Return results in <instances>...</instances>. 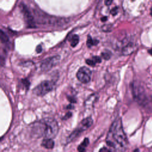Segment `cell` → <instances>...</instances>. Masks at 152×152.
<instances>
[{"mask_svg":"<svg viewBox=\"0 0 152 152\" xmlns=\"http://www.w3.org/2000/svg\"><path fill=\"white\" fill-rule=\"evenodd\" d=\"M106 142L110 151L126 150L128 140L123 129L121 118H116L112 124L106 136Z\"/></svg>","mask_w":152,"mask_h":152,"instance_id":"6da1fadb","label":"cell"},{"mask_svg":"<svg viewBox=\"0 0 152 152\" xmlns=\"http://www.w3.org/2000/svg\"><path fill=\"white\" fill-rule=\"evenodd\" d=\"M57 122L52 118H44L34 122L31 126V132L33 135L44 138H53L58 132Z\"/></svg>","mask_w":152,"mask_h":152,"instance_id":"7a4b0ae2","label":"cell"},{"mask_svg":"<svg viewBox=\"0 0 152 152\" xmlns=\"http://www.w3.org/2000/svg\"><path fill=\"white\" fill-rule=\"evenodd\" d=\"M132 96L135 100L144 107L152 108V97L145 91L144 87L137 82L131 84Z\"/></svg>","mask_w":152,"mask_h":152,"instance_id":"3957f363","label":"cell"},{"mask_svg":"<svg viewBox=\"0 0 152 152\" xmlns=\"http://www.w3.org/2000/svg\"><path fill=\"white\" fill-rule=\"evenodd\" d=\"M54 87L55 83L53 81L45 80L33 89V93L38 96H43L51 91Z\"/></svg>","mask_w":152,"mask_h":152,"instance_id":"277c9868","label":"cell"},{"mask_svg":"<svg viewBox=\"0 0 152 152\" xmlns=\"http://www.w3.org/2000/svg\"><path fill=\"white\" fill-rule=\"evenodd\" d=\"M60 60L58 55L49 57L44 59L40 64V69L42 71H48L56 65Z\"/></svg>","mask_w":152,"mask_h":152,"instance_id":"5b68a950","label":"cell"},{"mask_svg":"<svg viewBox=\"0 0 152 152\" xmlns=\"http://www.w3.org/2000/svg\"><path fill=\"white\" fill-rule=\"evenodd\" d=\"M91 72L89 68L82 66L77 71V78L80 82L84 84L88 83L91 80Z\"/></svg>","mask_w":152,"mask_h":152,"instance_id":"8992f818","label":"cell"},{"mask_svg":"<svg viewBox=\"0 0 152 152\" xmlns=\"http://www.w3.org/2000/svg\"><path fill=\"white\" fill-rule=\"evenodd\" d=\"M20 8H21V12L23 14L24 18H25L27 24L28 25V26L29 27H34V18H33V17L32 16L31 12L28 10L27 7L24 4H21Z\"/></svg>","mask_w":152,"mask_h":152,"instance_id":"52a82bcc","label":"cell"},{"mask_svg":"<svg viewBox=\"0 0 152 152\" xmlns=\"http://www.w3.org/2000/svg\"><path fill=\"white\" fill-rule=\"evenodd\" d=\"M137 48V46L135 43L129 42L126 43L122 49V53L124 55H129L132 53Z\"/></svg>","mask_w":152,"mask_h":152,"instance_id":"ba28073f","label":"cell"},{"mask_svg":"<svg viewBox=\"0 0 152 152\" xmlns=\"http://www.w3.org/2000/svg\"><path fill=\"white\" fill-rule=\"evenodd\" d=\"M84 130L80 126H78V128H77V129H75L67 138L66 140V142L67 143H69L70 142H71L72 141H73L75 138H76Z\"/></svg>","mask_w":152,"mask_h":152,"instance_id":"9c48e42d","label":"cell"},{"mask_svg":"<svg viewBox=\"0 0 152 152\" xmlns=\"http://www.w3.org/2000/svg\"><path fill=\"white\" fill-rule=\"evenodd\" d=\"M93 124V119L91 117L86 118L84 119H83L80 124V126L84 131L90 127Z\"/></svg>","mask_w":152,"mask_h":152,"instance_id":"30bf717a","label":"cell"},{"mask_svg":"<svg viewBox=\"0 0 152 152\" xmlns=\"http://www.w3.org/2000/svg\"><path fill=\"white\" fill-rule=\"evenodd\" d=\"M54 144H55L54 141L52 140V138H44L41 144L42 146L48 149L53 148L54 147Z\"/></svg>","mask_w":152,"mask_h":152,"instance_id":"8fae6325","label":"cell"},{"mask_svg":"<svg viewBox=\"0 0 152 152\" xmlns=\"http://www.w3.org/2000/svg\"><path fill=\"white\" fill-rule=\"evenodd\" d=\"M69 41H70V44H71V46L72 47V48H74L75 46H76L78 42H79V37L78 35L77 34H74L72 35L70 39H69Z\"/></svg>","mask_w":152,"mask_h":152,"instance_id":"7c38bea8","label":"cell"},{"mask_svg":"<svg viewBox=\"0 0 152 152\" xmlns=\"http://www.w3.org/2000/svg\"><path fill=\"white\" fill-rule=\"evenodd\" d=\"M88 144H89V140L87 138H84V140L81 142V144L78 147V150L81 152L85 151L86 148L88 145Z\"/></svg>","mask_w":152,"mask_h":152,"instance_id":"4fadbf2b","label":"cell"},{"mask_svg":"<svg viewBox=\"0 0 152 152\" xmlns=\"http://www.w3.org/2000/svg\"><path fill=\"white\" fill-rule=\"evenodd\" d=\"M96 99H97V95L95 94H91V96H89V97L85 102V105L86 106H87L90 104H92L95 102V100Z\"/></svg>","mask_w":152,"mask_h":152,"instance_id":"5bb4252c","label":"cell"},{"mask_svg":"<svg viewBox=\"0 0 152 152\" xmlns=\"http://www.w3.org/2000/svg\"><path fill=\"white\" fill-rule=\"evenodd\" d=\"M99 43V41L96 39L93 40L91 36H88L87 40V46L88 48H91V46L97 45Z\"/></svg>","mask_w":152,"mask_h":152,"instance_id":"9a60e30c","label":"cell"},{"mask_svg":"<svg viewBox=\"0 0 152 152\" xmlns=\"http://www.w3.org/2000/svg\"><path fill=\"white\" fill-rule=\"evenodd\" d=\"M1 40L2 43H7L9 41L8 37H7L6 34L2 30L1 31Z\"/></svg>","mask_w":152,"mask_h":152,"instance_id":"2e32d148","label":"cell"},{"mask_svg":"<svg viewBox=\"0 0 152 152\" xmlns=\"http://www.w3.org/2000/svg\"><path fill=\"white\" fill-rule=\"evenodd\" d=\"M102 56H103V58L106 59V60H107L109 59L110 56H111V53L110 51H108V50H105L104 52H103L102 53Z\"/></svg>","mask_w":152,"mask_h":152,"instance_id":"e0dca14e","label":"cell"},{"mask_svg":"<svg viewBox=\"0 0 152 152\" xmlns=\"http://www.w3.org/2000/svg\"><path fill=\"white\" fill-rule=\"evenodd\" d=\"M86 62L87 63V65H90V66H94L96 64V61L95 60V59L94 58V57H92V59H87L86 61Z\"/></svg>","mask_w":152,"mask_h":152,"instance_id":"ac0fdd59","label":"cell"},{"mask_svg":"<svg viewBox=\"0 0 152 152\" xmlns=\"http://www.w3.org/2000/svg\"><path fill=\"white\" fill-rule=\"evenodd\" d=\"M118 12V7H115L113 8H112L110 11V14L113 15V16H115L116 15Z\"/></svg>","mask_w":152,"mask_h":152,"instance_id":"d6986e66","label":"cell"},{"mask_svg":"<svg viewBox=\"0 0 152 152\" xmlns=\"http://www.w3.org/2000/svg\"><path fill=\"white\" fill-rule=\"evenodd\" d=\"M72 116V113L71 112H68L64 117H63V119H67L69 118H70Z\"/></svg>","mask_w":152,"mask_h":152,"instance_id":"ffe728a7","label":"cell"},{"mask_svg":"<svg viewBox=\"0 0 152 152\" xmlns=\"http://www.w3.org/2000/svg\"><path fill=\"white\" fill-rule=\"evenodd\" d=\"M36 50L37 53H40L42 50V48L41 45H38L36 48Z\"/></svg>","mask_w":152,"mask_h":152,"instance_id":"44dd1931","label":"cell"},{"mask_svg":"<svg viewBox=\"0 0 152 152\" xmlns=\"http://www.w3.org/2000/svg\"><path fill=\"white\" fill-rule=\"evenodd\" d=\"M113 0H104V3H105V5H107V6H109L112 4V2H113Z\"/></svg>","mask_w":152,"mask_h":152,"instance_id":"7402d4cb","label":"cell"},{"mask_svg":"<svg viewBox=\"0 0 152 152\" xmlns=\"http://www.w3.org/2000/svg\"><path fill=\"white\" fill-rule=\"evenodd\" d=\"M148 53H149L150 55L152 56V48L148 50Z\"/></svg>","mask_w":152,"mask_h":152,"instance_id":"603a6c76","label":"cell"},{"mask_svg":"<svg viewBox=\"0 0 152 152\" xmlns=\"http://www.w3.org/2000/svg\"><path fill=\"white\" fill-rule=\"evenodd\" d=\"M150 15H151V16H152V7H151V8H150Z\"/></svg>","mask_w":152,"mask_h":152,"instance_id":"cb8c5ba5","label":"cell"}]
</instances>
